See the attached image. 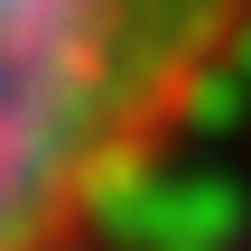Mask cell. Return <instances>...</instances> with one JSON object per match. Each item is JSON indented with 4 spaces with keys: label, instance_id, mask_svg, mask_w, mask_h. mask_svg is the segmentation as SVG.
<instances>
[{
    "label": "cell",
    "instance_id": "1",
    "mask_svg": "<svg viewBox=\"0 0 251 251\" xmlns=\"http://www.w3.org/2000/svg\"><path fill=\"white\" fill-rule=\"evenodd\" d=\"M242 47L251 0H0V251H84Z\"/></svg>",
    "mask_w": 251,
    "mask_h": 251
},
{
    "label": "cell",
    "instance_id": "2",
    "mask_svg": "<svg viewBox=\"0 0 251 251\" xmlns=\"http://www.w3.org/2000/svg\"><path fill=\"white\" fill-rule=\"evenodd\" d=\"M233 224H242V196L224 177H168V168H140L102 214V233H121L140 251H224Z\"/></svg>",
    "mask_w": 251,
    "mask_h": 251
}]
</instances>
